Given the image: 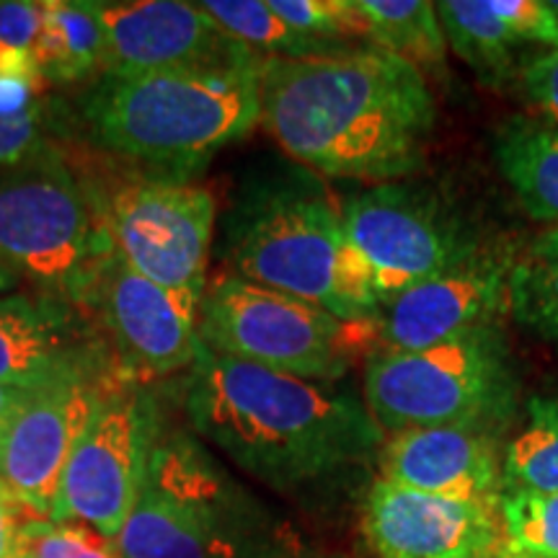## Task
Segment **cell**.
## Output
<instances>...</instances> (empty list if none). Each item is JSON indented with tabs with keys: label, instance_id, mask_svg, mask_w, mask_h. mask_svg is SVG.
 Returning a JSON list of instances; mask_svg holds the SVG:
<instances>
[{
	"label": "cell",
	"instance_id": "obj_36",
	"mask_svg": "<svg viewBox=\"0 0 558 558\" xmlns=\"http://www.w3.org/2000/svg\"><path fill=\"white\" fill-rule=\"evenodd\" d=\"M16 288H19V277L11 275L5 267H0V295H5V292H11Z\"/></svg>",
	"mask_w": 558,
	"mask_h": 558
},
{
	"label": "cell",
	"instance_id": "obj_14",
	"mask_svg": "<svg viewBox=\"0 0 558 558\" xmlns=\"http://www.w3.org/2000/svg\"><path fill=\"white\" fill-rule=\"evenodd\" d=\"M104 34L101 75L251 65L259 52L233 39L199 9L179 0H90Z\"/></svg>",
	"mask_w": 558,
	"mask_h": 558
},
{
	"label": "cell",
	"instance_id": "obj_10",
	"mask_svg": "<svg viewBox=\"0 0 558 558\" xmlns=\"http://www.w3.org/2000/svg\"><path fill=\"white\" fill-rule=\"evenodd\" d=\"M160 435L163 418L150 386L111 380L70 452L50 520L120 538Z\"/></svg>",
	"mask_w": 558,
	"mask_h": 558
},
{
	"label": "cell",
	"instance_id": "obj_25",
	"mask_svg": "<svg viewBox=\"0 0 558 558\" xmlns=\"http://www.w3.org/2000/svg\"><path fill=\"white\" fill-rule=\"evenodd\" d=\"M505 492H558V390L527 401L505 450Z\"/></svg>",
	"mask_w": 558,
	"mask_h": 558
},
{
	"label": "cell",
	"instance_id": "obj_2",
	"mask_svg": "<svg viewBox=\"0 0 558 558\" xmlns=\"http://www.w3.org/2000/svg\"><path fill=\"white\" fill-rule=\"evenodd\" d=\"M192 432L279 494L373 463L386 442L357 390L300 380L202 347L184 378Z\"/></svg>",
	"mask_w": 558,
	"mask_h": 558
},
{
	"label": "cell",
	"instance_id": "obj_22",
	"mask_svg": "<svg viewBox=\"0 0 558 558\" xmlns=\"http://www.w3.org/2000/svg\"><path fill=\"white\" fill-rule=\"evenodd\" d=\"M369 45L414 65L424 78L448 75V39L429 0H357Z\"/></svg>",
	"mask_w": 558,
	"mask_h": 558
},
{
	"label": "cell",
	"instance_id": "obj_8",
	"mask_svg": "<svg viewBox=\"0 0 558 558\" xmlns=\"http://www.w3.org/2000/svg\"><path fill=\"white\" fill-rule=\"evenodd\" d=\"M197 329L213 352L316 383L344 380L378 344L375 320H344L230 271L207 279Z\"/></svg>",
	"mask_w": 558,
	"mask_h": 558
},
{
	"label": "cell",
	"instance_id": "obj_37",
	"mask_svg": "<svg viewBox=\"0 0 558 558\" xmlns=\"http://www.w3.org/2000/svg\"><path fill=\"white\" fill-rule=\"evenodd\" d=\"M21 558H26V556H21Z\"/></svg>",
	"mask_w": 558,
	"mask_h": 558
},
{
	"label": "cell",
	"instance_id": "obj_23",
	"mask_svg": "<svg viewBox=\"0 0 558 558\" xmlns=\"http://www.w3.org/2000/svg\"><path fill=\"white\" fill-rule=\"evenodd\" d=\"M199 9L207 13L222 32L239 39L241 45L259 52L262 58H318V54L347 52L360 45H339L313 37L288 24L269 3L262 0H205Z\"/></svg>",
	"mask_w": 558,
	"mask_h": 558
},
{
	"label": "cell",
	"instance_id": "obj_13",
	"mask_svg": "<svg viewBox=\"0 0 558 558\" xmlns=\"http://www.w3.org/2000/svg\"><path fill=\"white\" fill-rule=\"evenodd\" d=\"M520 243L492 239L476 254L442 275L390 300L378 318L383 349L414 352L509 316V279Z\"/></svg>",
	"mask_w": 558,
	"mask_h": 558
},
{
	"label": "cell",
	"instance_id": "obj_16",
	"mask_svg": "<svg viewBox=\"0 0 558 558\" xmlns=\"http://www.w3.org/2000/svg\"><path fill=\"white\" fill-rule=\"evenodd\" d=\"M111 380L114 369L99 367L39 388L0 439V478L32 518L50 520L70 452Z\"/></svg>",
	"mask_w": 558,
	"mask_h": 558
},
{
	"label": "cell",
	"instance_id": "obj_5",
	"mask_svg": "<svg viewBox=\"0 0 558 558\" xmlns=\"http://www.w3.org/2000/svg\"><path fill=\"white\" fill-rule=\"evenodd\" d=\"M122 558H275L298 541L192 432L158 437L120 538Z\"/></svg>",
	"mask_w": 558,
	"mask_h": 558
},
{
	"label": "cell",
	"instance_id": "obj_6",
	"mask_svg": "<svg viewBox=\"0 0 558 558\" xmlns=\"http://www.w3.org/2000/svg\"><path fill=\"white\" fill-rule=\"evenodd\" d=\"M362 399L386 435L424 427L505 432L520 411V369L501 326L401 352L373 347Z\"/></svg>",
	"mask_w": 558,
	"mask_h": 558
},
{
	"label": "cell",
	"instance_id": "obj_4",
	"mask_svg": "<svg viewBox=\"0 0 558 558\" xmlns=\"http://www.w3.org/2000/svg\"><path fill=\"white\" fill-rule=\"evenodd\" d=\"M220 256L246 282L378 324L373 275L349 241L341 207L311 171L251 179L222 222Z\"/></svg>",
	"mask_w": 558,
	"mask_h": 558
},
{
	"label": "cell",
	"instance_id": "obj_21",
	"mask_svg": "<svg viewBox=\"0 0 558 558\" xmlns=\"http://www.w3.org/2000/svg\"><path fill=\"white\" fill-rule=\"evenodd\" d=\"M437 16L450 52H456L484 86L494 90L518 88L522 45L488 11L486 0H442L437 3Z\"/></svg>",
	"mask_w": 558,
	"mask_h": 558
},
{
	"label": "cell",
	"instance_id": "obj_12",
	"mask_svg": "<svg viewBox=\"0 0 558 558\" xmlns=\"http://www.w3.org/2000/svg\"><path fill=\"white\" fill-rule=\"evenodd\" d=\"M81 313L107 344L120 380L150 386L186 373L197 360L199 303L137 275L117 251L88 288Z\"/></svg>",
	"mask_w": 558,
	"mask_h": 558
},
{
	"label": "cell",
	"instance_id": "obj_27",
	"mask_svg": "<svg viewBox=\"0 0 558 558\" xmlns=\"http://www.w3.org/2000/svg\"><path fill=\"white\" fill-rule=\"evenodd\" d=\"M73 114L45 99L37 109L21 117H0V169L26 163V160L62 148L70 135Z\"/></svg>",
	"mask_w": 558,
	"mask_h": 558
},
{
	"label": "cell",
	"instance_id": "obj_35",
	"mask_svg": "<svg viewBox=\"0 0 558 558\" xmlns=\"http://www.w3.org/2000/svg\"><path fill=\"white\" fill-rule=\"evenodd\" d=\"M275 558H341V556H331V554H318V550H311V548H303V546H295L290 550H284V554H279Z\"/></svg>",
	"mask_w": 558,
	"mask_h": 558
},
{
	"label": "cell",
	"instance_id": "obj_29",
	"mask_svg": "<svg viewBox=\"0 0 558 558\" xmlns=\"http://www.w3.org/2000/svg\"><path fill=\"white\" fill-rule=\"evenodd\" d=\"M45 0H0V78L32 81L45 88L34 65Z\"/></svg>",
	"mask_w": 558,
	"mask_h": 558
},
{
	"label": "cell",
	"instance_id": "obj_33",
	"mask_svg": "<svg viewBox=\"0 0 558 558\" xmlns=\"http://www.w3.org/2000/svg\"><path fill=\"white\" fill-rule=\"evenodd\" d=\"M37 520L21 507V501L13 497L11 488L0 478V558H21L24 556L26 527Z\"/></svg>",
	"mask_w": 558,
	"mask_h": 558
},
{
	"label": "cell",
	"instance_id": "obj_32",
	"mask_svg": "<svg viewBox=\"0 0 558 558\" xmlns=\"http://www.w3.org/2000/svg\"><path fill=\"white\" fill-rule=\"evenodd\" d=\"M518 88L533 107V117L558 130V47L522 60Z\"/></svg>",
	"mask_w": 558,
	"mask_h": 558
},
{
	"label": "cell",
	"instance_id": "obj_11",
	"mask_svg": "<svg viewBox=\"0 0 558 558\" xmlns=\"http://www.w3.org/2000/svg\"><path fill=\"white\" fill-rule=\"evenodd\" d=\"M94 190L117 256L163 290L199 303L218 220L213 192L158 177H130Z\"/></svg>",
	"mask_w": 558,
	"mask_h": 558
},
{
	"label": "cell",
	"instance_id": "obj_24",
	"mask_svg": "<svg viewBox=\"0 0 558 558\" xmlns=\"http://www.w3.org/2000/svg\"><path fill=\"white\" fill-rule=\"evenodd\" d=\"M509 316L558 344V230L543 228L520 246L509 279Z\"/></svg>",
	"mask_w": 558,
	"mask_h": 558
},
{
	"label": "cell",
	"instance_id": "obj_30",
	"mask_svg": "<svg viewBox=\"0 0 558 558\" xmlns=\"http://www.w3.org/2000/svg\"><path fill=\"white\" fill-rule=\"evenodd\" d=\"M26 558H122L117 538L81 522L32 520L24 543Z\"/></svg>",
	"mask_w": 558,
	"mask_h": 558
},
{
	"label": "cell",
	"instance_id": "obj_7",
	"mask_svg": "<svg viewBox=\"0 0 558 558\" xmlns=\"http://www.w3.org/2000/svg\"><path fill=\"white\" fill-rule=\"evenodd\" d=\"M114 246L94 184L65 148L0 169V267L81 311Z\"/></svg>",
	"mask_w": 558,
	"mask_h": 558
},
{
	"label": "cell",
	"instance_id": "obj_3",
	"mask_svg": "<svg viewBox=\"0 0 558 558\" xmlns=\"http://www.w3.org/2000/svg\"><path fill=\"white\" fill-rule=\"evenodd\" d=\"M262 62L99 75L73 122L86 143L140 177L192 181L259 124Z\"/></svg>",
	"mask_w": 558,
	"mask_h": 558
},
{
	"label": "cell",
	"instance_id": "obj_28",
	"mask_svg": "<svg viewBox=\"0 0 558 558\" xmlns=\"http://www.w3.org/2000/svg\"><path fill=\"white\" fill-rule=\"evenodd\" d=\"M295 29L339 45H369L367 21L357 0H269Z\"/></svg>",
	"mask_w": 558,
	"mask_h": 558
},
{
	"label": "cell",
	"instance_id": "obj_1",
	"mask_svg": "<svg viewBox=\"0 0 558 558\" xmlns=\"http://www.w3.org/2000/svg\"><path fill=\"white\" fill-rule=\"evenodd\" d=\"M435 122L429 81L380 47L262 62L259 124L311 173L367 184L414 177Z\"/></svg>",
	"mask_w": 558,
	"mask_h": 558
},
{
	"label": "cell",
	"instance_id": "obj_17",
	"mask_svg": "<svg viewBox=\"0 0 558 558\" xmlns=\"http://www.w3.org/2000/svg\"><path fill=\"white\" fill-rule=\"evenodd\" d=\"M99 367L114 362L78 308L47 292L0 295V383L45 388Z\"/></svg>",
	"mask_w": 558,
	"mask_h": 558
},
{
	"label": "cell",
	"instance_id": "obj_19",
	"mask_svg": "<svg viewBox=\"0 0 558 558\" xmlns=\"http://www.w3.org/2000/svg\"><path fill=\"white\" fill-rule=\"evenodd\" d=\"M494 160L530 218L558 230V130L538 117H509L494 132Z\"/></svg>",
	"mask_w": 558,
	"mask_h": 558
},
{
	"label": "cell",
	"instance_id": "obj_20",
	"mask_svg": "<svg viewBox=\"0 0 558 558\" xmlns=\"http://www.w3.org/2000/svg\"><path fill=\"white\" fill-rule=\"evenodd\" d=\"M34 65L47 86H70L104 73V34L90 0H45Z\"/></svg>",
	"mask_w": 558,
	"mask_h": 558
},
{
	"label": "cell",
	"instance_id": "obj_9",
	"mask_svg": "<svg viewBox=\"0 0 558 558\" xmlns=\"http://www.w3.org/2000/svg\"><path fill=\"white\" fill-rule=\"evenodd\" d=\"M339 207L349 241L373 275L380 311L486 243L448 199L407 179L349 194Z\"/></svg>",
	"mask_w": 558,
	"mask_h": 558
},
{
	"label": "cell",
	"instance_id": "obj_31",
	"mask_svg": "<svg viewBox=\"0 0 558 558\" xmlns=\"http://www.w3.org/2000/svg\"><path fill=\"white\" fill-rule=\"evenodd\" d=\"M486 5L520 45L558 47V16L548 0H486Z\"/></svg>",
	"mask_w": 558,
	"mask_h": 558
},
{
	"label": "cell",
	"instance_id": "obj_26",
	"mask_svg": "<svg viewBox=\"0 0 558 558\" xmlns=\"http://www.w3.org/2000/svg\"><path fill=\"white\" fill-rule=\"evenodd\" d=\"M499 527L497 558H558V492H505Z\"/></svg>",
	"mask_w": 558,
	"mask_h": 558
},
{
	"label": "cell",
	"instance_id": "obj_18",
	"mask_svg": "<svg viewBox=\"0 0 558 558\" xmlns=\"http://www.w3.org/2000/svg\"><path fill=\"white\" fill-rule=\"evenodd\" d=\"M505 435L476 427H424L386 435L378 478L452 499L497 501L505 486Z\"/></svg>",
	"mask_w": 558,
	"mask_h": 558
},
{
	"label": "cell",
	"instance_id": "obj_15",
	"mask_svg": "<svg viewBox=\"0 0 558 558\" xmlns=\"http://www.w3.org/2000/svg\"><path fill=\"white\" fill-rule=\"evenodd\" d=\"M373 558H497L499 499H452L373 478L360 507Z\"/></svg>",
	"mask_w": 558,
	"mask_h": 558
},
{
	"label": "cell",
	"instance_id": "obj_34",
	"mask_svg": "<svg viewBox=\"0 0 558 558\" xmlns=\"http://www.w3.org/2000/svg\"><path fill=\"white\" fill-rule=\"evenodd\" d=\"M39 388H19V386H5L0 383V439L9 432L11 422L19 416V411L32 401V396Z\"/></svg>",
	"mask_w": 558,
	"mask_h": 558
}]
</instances>
